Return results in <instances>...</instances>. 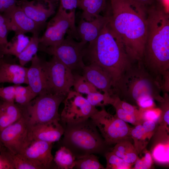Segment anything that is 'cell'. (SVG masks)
I'll list each match as a JSON object with an SVG mask.
<instances>
[{
  "mask_svg": "<svg viewBox=\"0 0 169 169\" xmlns=\"http://www.w3.org/2000/svg\"><path fill=\"white\" fill-rule=\"evenodd\" d=\"M147 33L142 62L157 81L169 78V15L160 0L147 8Z\"/></svg>",
  "mask_w": 169,
  "mask_h": 169,
  "instance_id": "7a4b0ae2",
  "label": "cell"
},
{
  "mask_svg": "<svg viewBox=\"0 0 169 169\" xmlns=\"http://www.w3.org/2000/svg\"><path fill=\"white\" fill-rule=\"evenodd\" d=\"M87 95L86 99L92 105L95 107H103L108 105H112L116 97H112L107 93L102 94L99 91L90 93Z\"/></svg>",
  "mask_w": 169,
  "mask_h": 169,
  "instance_id": "d6a6232c",
  "label": "cell"
},
{
  "mask_svg": "<svg viewBox=\"0 0 169 169\" xmlns=\"http://www.w3.org/2000/svg\"><path fill=\"white\" fill-rule=\"evenodd\" d=\"M30 39L25 34L15 33L8 45L0 50V55H12L17 58L29 43Z\"/></svg>",
  "mask_w": 169,
  "mask_h": 169,
  "instance_id": "603a6c76",
  "label": "cell"
},
{
  "mask_svg": "<svg viewBox=\"0 0 169 169\" xmlns=\"http://www.w3.org/2000/svg\"><path fill=\"white\" fill-rule=\"evenodd\" d=\"M2 14L7 21L9 31H14L15 33H30L39 35L44 27L29 18L19 5Z\"/></svg>",
  "mask_w": 169,
  "mask_h": 169,
  "instance_id": "4fadbf2b",
  "label": "cell"
},
{
  "mask_svg": "<svg viewBox=\"0 0 169 169\" xmlns=\"http://www.w3.org/2000/svg\"><path fill=\"white\" fill-rule=\"evenodd\" d=\"M139 109L141 118L143 122L150 120L158 123L161 113L160 108L156 107L146 109L139 108Z\"/></svg>",
  "mask_w": 169,
  "mask_h": 169,
  "instance_id": "74e56055",
  "label": "cell"
},
{
  "mask_svg": "<svg viewBox=\"0 0 169 169\" xmlns=\"http://www.w3.org/2000/svg\"><path fill=\"white\" fill-rule=\"evenodd\" d=\"M106 160V169H130L133 165L126 162L115 154L112 151L105 153Z\"/></svg>",
  "mask_w": 169,
  "mask_h": 169,
  "instance_id": "d590c367",
  "label": "cell"
},
{
  "mask_svg": "<svg viewBox=\"0 0 169 169\" xmlns=\"http://www.w3.org/2000/svg\"><path fill=\"white\" fill-rule=\"evenodd\" d=\"M74 91L82 94L88 95L98 91L97 89L83 75H74Z\"/></svg>",
  "mask_w": 169,
  "mask_h": 169,
  "instance_id": "e575fe53",
  "label": "cell"
},
{
  "mask_svg": "<svg viewBox=\"0 0 169 169\" xmlns=\"http://www.w3.org/2000/svg\"><path fill=\"white\" fill-rule=\"evenodd\" d=\"M154 100L152 96L146 95L140 98L136 103L140 108L149 109L155 107Z\"/></svg>",
  "mask_w": 169,
  "mask_h": 169,
  "instance_id": "b9f144b4",
  "label": "cell"
},
{
  "mask_svg": "<svg viewBox=\"0 0 169 169\" xmlns=\"http://www.w3.org/2000/svg\"><path fill=\"white\" fill-rule=\"evenodd\" d=\"M112 151L126 162L133 165L139 157L134 145L129 140L123 141L117 143Z\"/></svg>",
  "mask_w": 169,
  "mask_h": 169,
  "instance_id": "7402d4cb",
  "label": "cell"
},
{
  "mask_svg": "<svg viewBox=\"0 0 169 169\" xmlns=\"http://www.w3.org/2000/svg\"><path fill=\"white\" fill-rule=\"evenodd\" d=\"M69 34L59 45L39 48V49L55 56L72 70L83 69L85 66L83 59L86 44L81 41H75L70 33Z\"/></svg>",
  "mask_w": 169,
  "mask_h": 169,
  "instance_id": "9c48e42d",
  "label": "cell"
},
{
  "mask_svg": "<svg viewBox=\"0 0 169 169\" xmlns=\"http://www.w3.org/2000/svg\"><path fill=\"white\" fill-rule=\"evenodd\" d=\"M31 61V64L27 73V85L37 96L49 93L42 69V59L36 54Z\"/></svg>",
  "mask_w": 169,
  "mask_h": 169,
  "instance_id": "d6986e66",
  "label": "cell"
},
{
  "mask_svg": "<svg viewBox=\"0 0 169 169\" xmlns=\"http://www.w3.org/2000/svg\"><path fill=\"white\" fill-rule=\"evenodd\" d=\"M18 5L29 18L44 26L55 13L54 3L49 0H21Z\"/></svg>",
  "mask_w": 169,
  "mask_h": 169,
  "instance_id": "9a60e30c",
  "label": "cell"
},
{
  "mask_svg": "<svg viewBox=\"0 0 169 169\" xmlns=\"http://www.w3.org/2000/svg\"><path fill=\"white\" fill-rule=\"evenodd\" d=\"M53 143L39 140L33 141L20 154L40 165L43 169L52 168L55 164L52 154Z\"/></svg>",
  "mask_w": 169,
  "mask_h": 169,
  "instance_id": "5bb4252c",
  "label": "cell"
},
{
  "mask_svg": "<svg viewBox=\"0 0 169 169\" xmlns=\"http://www.w3.org/2000/svg\"><path fill=\"white\" fill-rule=\"evenodd\" d=\"M15 85L0 87V98L3 101L14 102Z\"/></svg>",
  "mask_w": 169,
  "mask_h": 169,
  "instance_id": "60d3db41",
  "label": "cell"
},
{
  "mask_svg": "<svg viewBox=\"0 0 169 169\" xmlns=\"http://www.w3.org/2000/svg\"><path fill=\"white\" fill-rule=\"evenodd\" d=\"M131 136L134 142V146L138 154L141 153L146 146L148 139L142 124L131 128Z\"/></svg>",
  "mask_w": 169,
  "mask_h": 169,
  "instance_id": "4dcf8cb0",
  "label": "cell"
},
{
  "mask_svg": "<svg viewBox=\"0 0 169 169\" xmlns=\"http://www.w3.org/2000/svg\"><path fill=\"white\" fill-rule=\"evenodd\" d=\"M39 34L33 35L28 44L17 57L20 64L24 66L31 61L34 55L37 54L39 49Z\"/></svg>",
  "mask_w": 169,
  "mask_h": 169,
  "instance_id": "4316f807",
  "label": "cell"
},
{
  "mask_svg": "<svg viewBox=\"0 0 169 169\" xmlns=\"http://www.w3.org/2000/svg\"><path fill=\"white\" fill-rule=\"evenodd\" d=\"M9 31L6 19L0 13V50L5 47L8 43L7 37Z\"/></svg>",
  "mask_w": 169,
  "mask_h": 169,
  "instance_id": "f35d334b",
  "label": "cell"
},
{
  "mask_svg": "<svg viewBox=\"0 0 169 169\" xmlns=\"http://www.w3.org/2000/svg\"><path fill=\"white\" fill-rule=\"evenodd\" d=\"M140 6L147 8L154 4L160 0H129Z\"/></svg>",
  "mask_w": 169,
  "mask_h": 169,
  "instance_id": "bcb514c9",
  "label": "cell"
},
{
  "mask_svg": "<svg viewBox=\"0 0 169 169\" xmlns=\"http://www.w3.org/2000/svg\"><path fill=\"white\" fill-rule=\"evenodd\" d=\"M8 155L14 169H43L40 165L21 154H14L8 151Z\"/></svg>",
  "mask_w": 169,
  "mask_h": 169,
  "instance_id": "83f0119b",
  "label": "cell"
},
{
  "mask_svg": "<svg viewBox=\"0 0 169 169\" xmlns=\"http://www.w3.org/2000/svg\"><path fill=\"white\" fill-rule=\"evenodd\" d=\"M49 0L53 3H56L57 2H58V1H59V0Z\"/></svg>",
  "mask_w": 169,
  "mask_h": 169,
  "instance_id": "c3c4849f",
  "label": "cell"
},
{
  "mask_svg": "<svg viewBox=\"0 0 169 169\" xmlns=\"http://www.w3.org/2000/svg\"><path fill=\"white\" fill-rule=\"evenodd\" d=\"M76 157L71 151L62 146L55 153L54 161L58 169H72L75 166Z\"/></svg>",
  "mask_w": 169,
  "mask_h": 169,
  "instance_id": "484cf974",
  "label": "cell"
},
{
  "mask_svg": "<svg viewBox=\"0 0 169 169\" xmlns=\"http://www.w3.org/2000/svg\"><path fill=\"white\" fill-rule=\"evenodd\" d=\"M119 101L120 106L125 111L137 116L142 120L141 117L139 109H138L135 106L121 100L120 98L119 99Z\"/></svg>",
  "mask_w": 169,
  "mask_h": 169,
  "instance_id": "7bdbcfd3",
  "label": "cell"
},
{
  "mask_svg": "<svg viewBox=\"0 0 169 169\" xmlns=\"http://www.w3.org/2000/svg\"><path fill=\"white\" fill-rule=\"evenodd\" d=\"M9 166L8 161L0 147V169H7Z\"/></svg>",
  "mask_w": 169,
  "mask_h": 169,
  "instance_id": "7dc6e473",
  "label": "cell"
},
{
  "mask_svg": "<svg viewBox=\"0 0 169 169\" xmlns=\"http://www.w3.org/2000/svg\"><path fill=\"white\" fill-rule=\"evenodd\" d=\"M109 20L108 15L103 16L100 15L90 21L81 19L76 27L79 38L86 44L93 41L98 37Z\"/></svg>",
  "mask_w": 169,
  "mask_h": 169,
  "instance_id": "ac0fdd59",
  "label": "cell"
},
{
  "mask_svg": "<svg viewBox=\"0 0 169 169\" xmlns=\"http://www.w3.org/2000/svg\"><path fill=\"white\" fill-rule=\"evenodd\" d=\"M69 29L74 38H79L76 27L70 17L59 8L54 16L47 23L46 30L39 38V48L53 47L60 44Z\"/></svg>",
  "mask_w": 169,
  "mask_h": 169,
  "instance_id": "30bf717a",
  "label": "cell"
},
{
  "mask_svg": "<svg viewBox=\"0 0 169 169\" xmlns=\"http://www.w3.org/2000/svg\"><path fill=\"white\" fill-rule=\"evenodd\" d=\"M144 154V156L141 158H137L132 169H148L151 167L153 161L151 154L147 151H145Z\"/></svg>",
  "mask_w": 169,
  "mask_h": 169,
  "instance_id": "ab89813d",
  "label": "cell"
},
{
  "mask_svg": "<svg viewBox=\"0 0 169 169\" xmlns=\"http://www.w3.org/2000/svg\"><path fill=\"white\" fill-rule=\"evenodd\" d=\"M119 98L118 96H116L112 105L115 110L116 116L124 121L135 126L142 124L143 122L141 120L135 115L126 112L121 107L119 103Z\"/></svg>",
  "mask_w": 169,
  "mask_h": 169,
  "instance_id": "836d02e7",
  "label": "cell"
},
{
  "mask_svg": "<svg viewBox=\"0 0 169 169\" xmlns=\"http://www.w3.org/2000/svg\"><path fill=\"white\" fill-rule=\"evenodd\" d=\"M159 141L156 144L151 154L152 158L157 162H169V136L168 133H157Z\"/></svg>",
  "mask_w": 169,
  "mask_h": 169,
  "instance_id": "d4e9b609",
  "label": "cell"
},
{
  "mask_svg": "<svg viewBox=\"0 0 169 169\" xmlns=\"http://www.w3.org/2000/svg\"><path fill=\"white\" fill-rule=\"evenodd\" d=\"M107 24L98 37L85 47L84 57L108 74L112 80L114 94L117 95L125 73L134 62L127 54L120 39Z\"/></svg>",
  "mask_w": 169,
  "mask_h": 169,
  "instance_id": "3957f363",
  "label": "cell"
},
{
  "mask_svg": "<svg viewBox=\"0 0 169 169\" xmlns=\"http://www.w3.org/2000/svg\"><path fill=\"white\" fill-rule=\"evenodd\" d=\"M14 102L21 106H24L37 96L28 85H15Z\"/></svg>",
  "mask_w": 169,
  "mask_h": 169,
  "instance_id": "f1b7e54d",
  "label": "cell"
},
{
  "mask_svg": "<svg viewBox=\"0 0 169 169\" xmlns=\"http://www.w3.org/2000/svg\"><path fill=\"white\" fill-rule=\"evenodd\" d=\"M14 102L3 101L0 105V116L9 125L15 123L23 116L21 107Z\"/></svg>",
  "mask_w": 169,
  "mask_h": 169,
  "instance_id": "cb8c5ba5",
  "label": "cell"
},
{
  "mask_svg": "<svg viewBox=\"0 0 169 169\" xmlns=\"http://www.w3.org/2000/svg\"><path fill=\"white\" fill-rule=\"evenodd\" d=\"M29 127L23 116L0 132V142L10 152L21 153L30 143Z\"/></svg>",
  "mask_w": 169,
  "mask_h": 169,
  "instance_id": "7c38bea8",
  "label": "cell"
},
{
  "mask_svg": "<svg viewBox=\"0 0 169 169\" xmlns=\"http://www.w3.org/2000/svg\"><path fill=\"white\" fill-rule=\"evenodd\" d=\"M18 0H0V13L3 14L17 5Z\"/></svg>",
  "mask_w": 169,
  "mask_h": 169,
  "instance_id": "f6af8a7d",
  "label": "cell"
},
{
  "mask_svg": "<svg viewBox=\"0 0 169 169\" xmlns=\"http://www.w3.org/2000/svg\"><path fill=\"white\" fill-rule=\"evenodd\" d=\"M83 69V75L97 89L112 97L115 96L113 91L112 79L103 69L97 65L90 64Z\"/></svg>",
  "mask_w": 169,
  "mask_h": 169,
  "instance_id": "e0dca14e",
  "label": "cell"
},
{
  "mask_svg": "<svg viewBox=\"0 0 169 169\" xmlns=\"http://www.w3.org/2000/svg\"><path fill=\"white\" fill-rule=\"evenodd\" d=\"M47 61L42 60V66L49 93L66 96L74 83L72 70L56 57Z\"/></svg>",
  "mask_w": 169,
  "mask_h": 169,
  "instance_id": "ba28073f",
  "label": "cell"
},
{
  "mask_svg": "<svg viewBox=\"0 0 169 169\" xmlns=\"http://www.w3.org/2000/svg\"><path fill=\"white\" fill-rule=\"evenodd\" d=\"M157 123L152 121L146 120L142 124L145 133L149 141L155 134L156 130Z\"/></svg>",
  "mask_w": 169,
  "mask_h": 169,
  "instance_id": "ee69618b",
  "label": "cell"
},
{
  "mask_svg": "<svg viewBox=\"0 0 169 169\" xmlns=\"http://www.w3.org/2000/svg\"><path fill=\"white\" fill-rule=\"evenodd\" d=\"M58 120L37 125L29 127V141L39 140L54 143L63 135L64 128Z\"/></svg>",
  "mask_w": 169,
  "mask_h": 169,
  "instance_id": "2e32d148",
  "label": "cell"
},
{
  "mask_svg": "<svg viewBox=\"0 0 169 169\" xmlns=\"http://www.w3.org/2000/svg\"><path fill=\"white\" fill-rule=\"evenodd\" d=\"M163 97V100L160 102L161 113L158 121L159 125L157 130L169 132V97L167 92L164 93Z\"/></svg>",
  "mask_w": 169,
  "mask_h": 169,
  "instance_id": "1f68e13d",
  "label": "cell"
},
{
  "mask_svg": "<svg viewBox=\"0 0 169 169\" xmlns=\"http://www.w3.org/2000/svg\"><path fill=\"white\" fill-rule=\"evenodd\" d=\"M107 26L133 62L142 61L147 33V8L129 0H109Z\"/></svg>",
  "mask_w": 169,
  "mask_h": 169,
  "instance_id": "6da1fadb",
  "label": "cell"
},
{
  "mask_svg": "<svg viewBox=\"0 0 169 169\" xmlns=\"http://www.w3.org/2000/svg\"><path fill=\"white\" fill-rule=\"evenodd\" d=\"M60 120L64 124L81 122L91 117L98 110L82 94L70 90L63 101Z\"/></svg>",
  "mask_w": 169,
  "mask_h": 169,
  "instance_id": "8fae6325",
  "label": "cell"
},
{
  "mask_svg": "<svg viewBox=\"0 0 169 169\" xmlns=\"http://www.w3.org/2000/svg\"></svg>",
  "mask_w": 169,
  "mask_h": 169,
  "instance_id": "f907efd6",
  "label": "cell"
},
{
  "mask_svg": "<svg viewBox=\"0 0 169 169\" xmlns=\"http://www.w3.org/2000/svg\"><path fill=\"white\" fill-rule=\"evenodd\" d=\"M1 103H0V104H1Z\"/></svg>",
  "mask_w": 169,
  "mask_h": 169,
  "instance_id": "816d5d0a",
  "label": "cell"
},
{
  "mask_svg": "<svg viewBox=\"0 0 169 169\" xmlns=\"http://www.w3.org/2000/svg\"><path fill=\"white\" fill-rule=\"evenodd\" d=\"M28 69L20 64L10 63L3 61L0 64V83L28 85Z\"/></svg>",
  "mask_w": 169,
  "mask_h": 169,
  "instance_id": "ffe728a7",
  "label": "cell"
},
{
  "mask_svg": "<svg viewBox=\"0 0 169 169\" xmlns=\"http://www.w3.org/2000/svg\"><path fill=\"white\" fill-rule=\"evenodd\" d=\"M65 125L63 146L69 149L76 158L105 151L107 145L91 119Z\"/></svg>",
  "mask_w": 169,
  "mask_h": 169,
  "instance_id": "277c9868",
  "label": "cell"
},
{
  "mask_svg": "<svg viewBox=\"0 0 169 169\" xmlns=\"http://www.w3.org/2000/svg\"><path fill=\"white\" fill-rule=\"evenodd\" d=\"M78 7L82 10L81 19L90 21L100 15L106 7V0H78Z\"/></svg>",
  "mask_w": 169,
  "mask_h": 169,
  "instance_id": "44dd1931",
  "label": "cell"
},
{
  "mask_svg": "<svg viewBox=\"0 0 169 169\" xmlns=\"http://www.w3.org/2000/svg\"><path fill=\"white\" fill-rule=\"evenodd\" d=\"M159 84L150 74L142 61L134 63L125 73L120 87V95L136 103L141 97L149 95L161 102L163 97Z\"/></svg>",
  "mask_w": 169,
  "mask_h": 169,
  "instance_id": "5b68a950",
  "label": "cell"
},
{
  "mask_svg": "<svg viewBox=\"0 0 169 169\" xmlns=\"http://www.w3.org/2000/svg\"><path fill=\"white\" fill-rule=\"evenodd\" d=\"M66 96L46 93L36 96L27 105L21 106L29 127L60 120L58 109Z\"/></svg>",
  "mask_w": 169,
  "mask_h": 169,
  "instance_id": "8992f818",
  "label": "cell"
},
{
  "mask_svg": "<svg viewBox=\"0 0 169 169\" xmlns=\"http://www.w3.org/2000/svg\"><path fill=\"white\" fill-rule=\"evenodd\" d=\"M90 119L99 129L105 144L115 145L124 140H131V128L127 123L111 115L103 108Z\"/></svg>",
  "mask_w": 169,
  "mask_h": 169,
  "instance_id": "52a82bcc",
  "label": "cell"
},
{
  "mask_svg": "<svg viewBox=\"0 0 169 169\" xmlns=\"http://www.w3.org/2000/svg\"><path fill=\"white\" fill-rule=\"evenodd\" d=\"M74 168L78 169H105L100 163L98 157L93 154L76 158Z\"/></svg>",
  "mask_w": 169,
  "mask_h": 169,
  "instance_id": "f546056e",
  "label": "cell"
},
{
  "mask_svg": "<svg viewBox=\"0 0 169 169\" xmlns=\"http://www.w3.org/2000/svg\"><path fill=\"white\" fill-rule=\"evenodd\" d=\"M59 8L63 10L70 18L75 24L76 9L78 5V0H59Z\"/></svg>",
  "mask_w": 169,
  "mask_h": 169,
  "instance_id": "8d00e7d4",
  "label": "cell"
},
{
  "mask_svg": "<svg viewBox=\"0 0 169 169\" xmlns=\"http://www.w3.org/2000/svg\"><path fill=\"white\" fill-rule=\"evenodd\" d=\"M3 61L2 59H0V64Z\"/></svg>",
  "mask_w": 169,
  "mask_h": 169,
  "instance_id": "681fc988",
  "label": "cell"
}]
</instances>
